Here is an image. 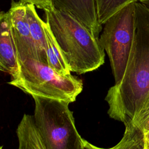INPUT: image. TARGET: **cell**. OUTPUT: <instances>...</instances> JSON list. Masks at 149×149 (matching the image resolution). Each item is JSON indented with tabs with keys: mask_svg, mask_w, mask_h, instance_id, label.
I'll return each mask as SVG.
<instances>
[{
	"mask_svg": "<svg viewBox=\"0 0 149 149\" xmlns=\"http://www.w3.org/2000/svg\"><path fill=\"white\" fill-rule=\"evenodd\" d=\"M110 118L126 125L133 121L149 101V10L136 2V31L127 66L120 82L105 98Z\"/></svg>",
	"mask_w": 149,
	"mask_h": 149,
	"instance_id": "6da1fadb",
	"label": "cell"
},
{
	"mask_svg": "<svg viewBox=\"0 0 149 149\" xmlns=\"http://www.w3.org/2000/svg\"><path fill=\"white\" fill-rule=\"evenodd\" d=\"M45 22L56 39L71 72L83 74L104 63L105 52L93 33L71 14L54 6L45 10Z\"/></svg>",
	"mask_w": 149,
	"mask_h": 149,
	"instance_id": "7a4b0ae2",
	"label": "cell"
},
{
	"mask_svg": "<svg viewBox=\"0 0 149 149\" xmlns=\"http://www.w3.org/2000/svg\"><path fill=\"white\" fill-rule=\"evenodd\" d=\"M33 116L36 129L46 149H84V139L78 133L69 103L33 95Z\"/></svg>",
	"mask_w": 149,
	"mask_h": 149,
	"instance_id": "3957f363",
	"label": "cell"
},
{
	"mask_svg": "<svg viewBox=\"0 0 149 149\" xmlns=\"http://www.w3.org/2000/svg\"><path fill=\"white\" fill-rule=\"evenodd\" d=\"M19 61V73L8 83L31 96L71 103L83 90V81L76 76L61 74L47 64L33 58Z\"/></svg>",
	"mask_w": 149,
	"mask_h": 149,
	"instance_id": "277c9868",
	"label": "cell"
},
{
	"mask_svg": "<svg viewBox=\"0 0 149 149\" xmlns=\"http://www.w3.org/2000/svg\"><path fill=\"white\" fill-rule=\"evenodd\" d=\"M99 42L108 54L115 84L123 78L136 31V2L111 16L103 24Z\"/></svg>",
	"mask_w": 149,
	"mask_h": 149,
	"instance_id": "5b68a950",
	"label": "cell"
},
{
	"mask_svg": "<svg viewBox=\"0 0 149 149\" xmlns=\"http://www.w3.org/2000/svg\"><path fill=\"white\" fill-rule=\"evenodd\" d=\"M26 3L12 1L8 11L19 60L33 58L38 61L36 48L31 35L26 15Z\"/></svg>",
	"mask_w": 149,
	"mask_h": 149,
	"instance_id": "8992f818",
	"label": "cell"
},
{
	"mask_svg": "<svg viewBox=\"0 0 149 149\" xmlns=\"http://www.w3.org/2000/svg\"><path fill=\"white\" fill-rule=\"evenodd\" d=\"M0 69L11 79L19 73V61L8 12L0 14Z\"/></svg>",
	"mask_w": 149,
	"mask_h": 149,
	"instance_id": "52a82bcc",
	"label": "cell"
},
{
	"mask_svg": "<svg viewBox=\"0 0 149 149\" xmlns=\"http://www.w3.org/2000/svg\"><path fill=\"white\" fill-rule=\"evenodd\" d=\"M54 6L79 20L99 38L102 25L98 20L96 0H55Z\"/></svg>",
	"mask_w": 149,
	"mask_h": 149,
	"instance_id": "ba28073f",
	"label": "cell"
},
{
	"mask_svg": "<svg viewBox=\"0 0 149 149\" xmlns=\"http://www.w3.org/2000/svg\"><path fill=\"white\" fill-rule=\"evenodd\" d=\"M26 6L27 18L31 35L36 48L38 61L47 64V42L43 26L44 21L38 15L34 5L27 3Z\"/></svg>",
	"mask_w": 149,
	"mask_h": 149,
	"instance_id": "9c48e42d",
	"label": "cell"
},
{
	"mask_svg": "<svg viewBox=\"0 0 149 149\" xmlns=\"http://www.w3.org/2000/svg\"><path fill=\"white\" fill-rule=\"evenodd\" d=\"M43 26L47 42V65L61 74H71L70 68L49 26L44 21Z\"/></svg>",
	"mask_w": 149,
	"mask_h": 149,
	"instance_id": "30bf717a",
	"label": "cell"
},
{
	"mask_svg": "<svg viewBox=\"0 0 149 149\" xmlns=\"http://www.w3.org/2000/svg\"><path fill=\"white\" fill-rule=\"evenodd\" d=\"M123 136L120 141L111 148H101L95 146L84 140V149H146L144 133L134 122L126 125Z\"/></svg>",
	"mask_w": 149,
	"mask_h": 149,
	"instance_id": "8fae6325",
	"label": "cell"
},
{
	"mask_svg": "<svg viewBox=\"0 0 149 149\" xmlns=\"http://www.w3.org/2000/svg\"><path fill=\"white\" fill-rule=\"evenodd\" d=\"M139 0H96L98 17L100 23H104L113 14L127 5Z\"/></svg>",
	"mask_w": 149,
	"mask_h": 149,
	"instance_id": "7c38bea8",
	"label": "cell"
},
{
	"mask_svg": "<svg viewBox=\"0 0 149 149\" xmlns=\"http://www.w3.org/2000/svg\"><path fill=\"white\" fill-rule=\"evenodd\" d=\"M55 0H19V1L26 4L29 3L34 5L40 9L44 10L49 9L54 7V2Z\"/></svg>",
	"mask_w": 149,
	"mask_h": 149,
	"instance_id": "4fadbf2b",
	"label": "cell"
},
{
	"mask_svg": "<svg viewBox=\"0 0 149 149\" xmlns=\"http://www.w3.org/2000/svg\"><path fill=\"white\" fill-rule=\"evenodd\" d=\"M134 123H136L140 127V129L144 132V133L149 132V114L146 118H144L142 120Z\"/></svg>",
	"mask_w": 149,
	"mask_h": 149,
	"instance_id": "5bb4252c",
	"label": "cell"
},
{
	"mask_svg": "<svg viewBox=\"0 0 149 149\" xmlns=\"http://www.w3.org/2000/svg\"><path fill=\"white\" fill-rule=\"evenodd\" d=\"M144 141L146 149H149V132L144 133Z\"/></svg>",
	"mask_w": 149,
	"mask_h": 149,
	"instance_id": "9a60e30c",
	"label": "cell"
},
{
	"mask_svg": "<svg viewBox=\"0 0 149 149\" xmlns=\"http://www.w3.org/2000/svg\"><path fill=\"white\" fill-rule=\"evenodd\" d=\"M139 1L149 9V0H139Z\"/></svg>",
	"mask_w": 149,
	"mask_h": 149,
	"instance_id": "2e32d148",
	"label": "cell"
},
{
	"mask_svg": "<svg viewBox=\"0 0 149 149\" xmlns=\"http://www.w3.org/2000/svg\"><path fill=\"white\" fill-rule=\"evenodd\" d=\"M1 149H2V146L1 147Z\"/></svg>",
	"mask_w": 149,
	"mask_h": 149,
	"instance_id": "e0dca14e",
	"label": "cell"
},
{
	"mask_svg": "<svg viewBox=\"0 0 149 149\" xmlns=\"http://www.w3.org/2000/svg\"><path fill=\"white\" fill-rule=\"evenodd\" d=\"M148 10H149V9H148Z\"/></svg>",
	"mask_w": 149,
	"mask_h": 149,
	"instance_id": "ac0fdd59",
	"label": "cell"
}]
</instances>
